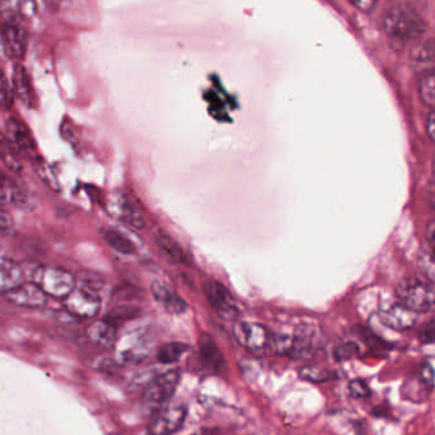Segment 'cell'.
<instances>
[{"instance_id": "4fadbf2b", "label": "cell", "mask_w": 435, "mask_h": 435, "mask_svg": "<svg viewBox=\"0 0 435 435\" xmlns=\"http://www.w3.org/2000/svg\"><path fill=\"white\" fill-rule=\"evenodd\" d=\"M419 313L410 310L409 307L397 303L391 305L380 312V318L382 324L396 331H407L411 329L417 322Z\"/></svg>"}, {"instance_id": "2e32d148", "label": "cell", "mask_w": 435, "mask_h": 435, "mask_svg": "<svg viewBox=\"0 0 435 435\" xmlns=\"http://www.w3.org/2000/svg\"><path fill=\"white\" fill-rule=\"evenodd\" d=\"M13 94L27 107H35L38 103L31 78L22 64H17L13 70Z\"/></svg>"}, {"instance_id": "603a6c76", "label": "cell", "mask_w": 435, "mask_h": 435, "mask_svg": "<svg viewBox=\"0 0 435 435\" xmlns=\"http://www.w3.org/2000/svg\"><path fill=\"white\" fill-rule=\"evenodd\" d=\"M156 242L166 255L169 256L172 260L181 264H186L187 259L185 252L181 249L180 244L174 241L172 237L166 233L164 230H158L156 233Z\"/></svg>"}, {"instance_id": "f1b7e54d", "label": "cell", "mask_w": 435, "mask_h": 435, "mask_svg": "<svg viewBox=\"0 0 435 435\" xmlns=\"http://www.w3.org/2000/svg\"><path fill=\"white\" fill-rule=\"evenodd\" d=\"M31 162L32 166L35 168V171H36V174H38V177L41 180L44 181V183H46L52 190H57L59 188V182L56 180L55 174L52 172V169L49 167V164L41 158V156L35 158Z\"/></svg>"}, {"instance_id": "bcb514c9", "label": "cell", "mask_w": 435, "mask_h": 435, "mask_svg": "<svg viewBox=\"0 0 435 435\" xmlns=\"http://www.w3.org/2000/svg\"><path fill=\"white\" fill-rule=\"evenodd\" d=\"M0 54H4V50H3V44H1V36H0Z\"/></svg>"}, {"instance_id": "ee69618b", "label": "cell", "mask_w": 435, "mask_h": 435, "mask_svg": "<svg viewBox=\"0 0 435 435\" xmlns=\"http://www.w3.org/2000/svg\"><path fill=\"white\" fill-rule=\"evenodd\" d=\"M426 239L431 247H435V219H433L426 227Z\"/></svg>"}, {"instance_id": "5bb4252c", "label": "cell", "mask_w": 435, "mask_h": 435, "mask_svg": "<svg viewBox=\"0 0 435 435\" xmlns=\"http://www.w3.org/2000/svg\"><path fill=\"white\" fill-rule=\"evenodd\" d=\"M38 12L36 0H0V16L8 23L19 25L31 19Z\"/></svg>"}, {"instance_id": "30bf717a", "label": "cell", "mask_w": 435, "mask_h": 435, "mask_svg": "<svg viewBox=\"0 0 435 435\" xmlns=\"http://www.w3.org/2000/svg\"><path fill=\"white\" fill-rule=\"evenodd\" d=\"M0 36L4 55L16 60H22L28 46V36L25 28L19 25L6 23L0 28Z\"/></svg>"}, {"instance_id": "7402d4cb", "label": "cell", "mask_w": 435, "mask_h": 435, "mask_svg": "<svg viewBox=\"0 0 435 435\" xmlns=\"http://www.w3.org/2000/svg\"><path fill=\"white\" fill-rule=\"evenodd\" d=\"M431 387L426 385L419 375L406 380L402 385V396L412 402H424L431 392Z\"/></svg>"}, {"instance_id": "6da1fadb", "label": "cell", "mask_w": 435, "mask_h": 435, "mask_svg": "<svg viewBox=\"0 0 435 435\" xmlns=\"http://www.w3.org/2000/svg\"><path fill=\"white\" fill-rule=\"evenodd\" d=\"M383 28L391 38L415 41L423 38L428 25L417 9L407 4L392 6L383 16Z\"/></svg>"}, {"instance_id": "74e56055", "label": "cell", "mask_w": 435, "mask_h": 435, "mask_svg": "<svg viewBox=\"0 0 435 435\" xmlns=\"http://www.w3.org/2000/svg\"><path fill=\"white\" fill-rule=\"evenodd\" d=\"M422 380L426 383V385H430L431 388H434L435 385V372L433 367L430 366L429 363H424L422 368H420V371H419V374H417Z\"/></svg>"}, {"instance_id": "d4e9b609", "label": "cell", "mask_w": 435, "mask_h": 435, "mask_svg": "<svg viewBox=\"0 0 435 435\" xmlns=\"http://www.w3.org/2000/svg\"><path fill=\"white\" fill-rule=\"evenodd\" d=\"M118 214H120V218L124 220L125 223L129 224L132 228L143 230L144 227H145V220H144L142 213L139 212V209L131 201L125 199V198L120 200Z\"/></svg>"}, {"instance_id": "52a82bcc", "label": "cell", "mask_w": 435, "mask_h": 435, "mask_svg": "<svg viewBox=\"0 0 435 435\" xmlns=\"http://www.w3.org/2000/svg\"><path fill=\"white\" fill-rule=\"evenodd\" d=\"M237 341L251 351H261L270 346L271 335L269 329L255 322H238L235 326Z\"/></svg>"}, {"instance_id": "83f0119b", "label": "cell", "mask_w": 435, "mask_h": 435, "mask_svg": "<svg viewBox=\"0 0 435 435\" xmlns=\"http://www.w3.org/2000/svg\"><path fill=\"white\" fill-rule=\"evenodd\" d=\"M420 98L435 111V74L425 75L419 84Z\"/></svg>"}, {"instance_id": "7bdbcfd3", "label": "cell", "mask_w": 435, "mask_h": 435, "mask_svg": "<svg viewBox=\"0 0 435 435\" xmlns=\"http://www.w3.org/2000/svg\"><path fill=\"white\" fill-rule=\"evenodd\" d=\"M426 131H428V135L431 139V142L435 143V111L431 112L428 118Z\"/></svg>"}, {"instance_id": "f546056e", "label": "cell", "mask_w": 435, "mask_h": 435, "mask_svg": "<svg viewBox=\"0 0 435 435\" xmlns=\"http://www.w3.org/2000/svg\"><path fill=\"white\" fill-rule=\"evenodd\" d=\"M158 375V372L156 369H143L140 372H137L132 380L129 383L130 391H139V390H147V387L156 380Z\"/></svg>"}, {"instance_id": "1f68e13d", "label": "cell", "mask_w": 435, "mask_h": 435, "mask_svg": "<svg viewBox=\"0 0 435 435\" xmlns=\"http://www.w3.org/2000/svg\"><path fill=\"white\" fill-rule=\"evenodd\" d=\"M137 308L120 307V308H115L113 311L110 312L105 320L116 327L118 324H124L131 318L137 317Z\"/></svg>"}, {"instance_id": "ab89813d", "label": "cell", "mask_w": 435, "mask_h": 435, "mask_svg": "<svg viewBox=\"0 0 435 435\" xmlns=\"http://www.w3.org/2000/svg\"><path fill=\"white\" fill-rule=\"evenodd\" d=\"M419 339L423 344H433L435 342V324H429L420 331Z\"/></svg>"}, {"instance_id": "ffe728a7", "label": "cell", "mask_w": 435, "mask_h": 435, "mask_svg": "<svg viewBox=\"0 0 435 435\" xmlns=\"http://www.w3.org/2000/svg\"><path fill=\"white\" fill-rule=\"evenodd\" d=\"M200 354L208 366L219 369L223 366V355L217 346L213 337L208 334H203L199 339Z\"/></svg>"}, {"instance_id": "d6a6232c", "label": "cell", "mask_w": 435, "mask_h": 435, "mask_svg": "<svg viewBox=\"0 0 435 435\" xmlns=\"http://www.w3.org/2000/svg\"><path fill=\"white\" fill-rule=\"evenodd\" d=\"M13 105V89L6 74L0 69V108L9 110Z\"/></svg>"}, {"instance_id": "44dd1931", "label": "cell", "mask_w": 435, "mask_h": 435, "mask_svg": "<svg viewBox=\"0 0 435 435\" xmlns=\"http://www.w3.org/2000/svg\"><path fill=\"white\" fill-rule=\"evenodd\" d=\"M101 236L103 238V241L118 254H123V255H135L137 254L135 244L116 230H101Z\"/></svg>"}, {"instance_id": "cb8c5ba5", "label": "cell", "mask_w": 435, "mask_h": 435, "mask_svg": "<svg viewBox=\"0 0 435 435\" xmlns=\"http://www.w3.org/2000/svg\"><path fill=\"white\" fill-rule=\"evenodd\" d=\"M0 159L14 174H19L22 171V162L19 157L18 150L14 148L6 137H0Z\"/></svg>"}, {"instance_id": "8992f818", "label": "cell", "mask_w": 435, "mask_h": 435, "mask_svg": "<svg viewBox=\"0 0 435 435\" xmlns=\"http://www.w3.org/2000/svg\"><path fill=\"white\" fill-rule=\"evenodd\" d=\"M180 380V374L176 371H168L166 373L158 374L156 380H153L145 390L144 398L147 404L152 406H161L169 401L174 392L177 390Z\"/></svg>"}, {"instance_id": "3957f363", "label": "cell", "mask_w": 435, "mask_h": 435, "mask_svg": "<svg viewBox=\"0 0 435 435\" xmlns=\"http://www.w3.org/2000/svg\"><path fill=\"white\" fill-rule=\"evenodd\" d=\"M32 281L38 284L47 297L64 299L74 290V275L68 270L54 266H40L32 273Z\"/></svg>"}, {"instance_id": "9c48e42d", "label": "cell", "mask_w": 435, "mask_h": 435, "mask_svg": "<svg viewBox=\"0 0 435 435\" xmlns=\"http://www.w3.org/2000/svg\"><path fill=\"white\" fill-rule=\"evenodd\" d=\"M187 411L185 406H169L157 414L150 423L152 435H172L182 428L186 420Z\"/></svg>"}, {"instance_id": "836d02e7", "label": "cell", "mask_w": 435, "mask_h": 435, "mask_svg": "<svg viewBox=\"0 0 435 435\" xmlns=\"http://www.w3.org/2000/svg\"><path fill=\"white\" fill-rule=\"evenodd\" d=\"M162 305L168 313L172 315H182L187 311L186 302L174 292L171 293L167 298L163 300Z\"/></svg>"}, {"instance_id": "d590c367", "label": "cell", "mask_w": 435, "mask_h": 435, "mask_svg": "<svg viewBox=\"0 0 435 435\" xmlns=\"http://www.w3.org/2000/svg\"><path fill=\"white\" fill-rule=\"evenodd\" d=\"M358 353H359V348L355 342H345L335 349L334 356L337 361H345L354 358Z\"/></svg>"}, {"instance_id": "7dc6e473", "label": "cell", "mask_w": 435, "mask_h": 435, "mask_svg": "<svg viewBox=\"0 0 435 435\" xmlns=\"http://www.w3.org/2000/svg\"><path fill=\"white\" fill-rule=\"evenodd\" d=\"M431 255H433V257H434L435 261V247H431Z\"/></svg>"}, {"instance_id": "ba28073f", "label": "cell", "mask_w": 435, "mask_h": 435, "mask_svg": "<svg viewBox=\"0 0 435 435\" xmlns=\"http://www.w3.org/2000/svg\"><path fill=\"white\" fill-rule=\"evenodd\" d=\"M6 137L14 145V148L18 150L19 154H25L31 161L40 157L31 132L17 118H9L6 120Z\"/></svg>"}, {"instance_id": "277c9868", "label": "cell", "mask_w": 435, "mask_h": 435, "mask_svg": "<svg viewBox=\"0 0 435 435\" xmlns=\"http://www.w3.org/2000/svg\"><path fill=\"white\" fill-rule=\"evenodd\" d=\"M65 311L78 320L94 318L101 310V299L94 289L86 286H75L68 297L62 299Z\"/></svg>"}, {"instance_id": "f35d334b", "label": "cell", "mask_w": 435, "mask_h": 435, "mask_svg": "<svg viewBox=\"0 0 435 435\" xmlns=\"http://www.w3.org/2000/svg\"><path fill=\"white\" fill-rule=\"evenodd\" d=\"M13 227H14V222H13L11 214L6 213V210H3V209H0V236L8 235L9 232H12Z\"/></svg>"}, {"instance_id": "ac0fdd59", "label": "cell", "mask_w": 435, "mask_h": 435, "mask_svg": "<svg viewBox=\"0 0 435 435\" xmlns=\"http://www.w3.org/2000/svg\"><path fill=\"white\" fill-rule=\"evenodd\" d=\"M88 340L102 348H111L116 342V327L106 320L96 321L86 329Z\"/></svg>"}, {"instance_id": "484cf974", "label": "cell", "mask_w": 435, "mask_h": 435, "mask_svg": "<svg viewBox=\"0 0 435 435\" xmlns=\"http://www.w3.org/2000/svg\"><path fill=\"white\" fill-rule=\"evenodd\" d=\"M188 350V345L183 342H168L158 349L157 358L162 364H174L180 361Z\"/></svg>"}, {"instance_id": "8fae6325", "label": "cell", "mask_w": 435, "mask_h": 435, "mask_svg": "<svg viewBox=\"0 0 435 435\" xmlns=\"http://www.w3.org/2000/svg\"><path fill=\"white\" fill-rule=\"evenodd\" d=\"M6 300L13 305L26 308H41L47 303L46 293L33 281L22 283L21 286L14 288L11 292L6 293Z\"/></svg>"}, {"instance_id": "8d00e7d4", "label": "cell", "mask_w": 435, "mask_h": 435, "mask_svg": "<svg viewBox=\"0 0 435 435\" xmlns=\"http://www.w3.org/2000/svg\"><path fill=\"white\" fill-rule=\"evenodd\" d=\"M172 292L174 290L171 289V286L166 284L162 280H154L150 286V293H152L153 298L156 299L157 302H159L161 305H162L163 300L167 298L168 295Z\"/></svg>"}, {"instance_id": "7c38bea8", "label": "cell", "mask_w": 435, "mask_h": 435, "mask_svg": "<svg viewBox=\"0 0 435 435\" xmlns=\"http://www.w3.org/2000/svg\"><path fill=\"white\" fill-rule=\"evenodd\" d=\"M204 293L208 302L222 317L230 318L236 315L237 310L233 297L223 284L214 280H209L204 284Z\"/></svg>"}, {"instance_id": "e575fe53", "label": "cell", "mask_w": 435, "mask_h": 435, "mask_svg": "<svg viewBox=\"0 0 435 435\" xmlns=\"http://www.w3.org/2000/svg\"><path fill=\"white\" fill-rule=\"evenodd\" d=\"M348 393L353 398H368L371 396V388L367 382L363 380H353L349 382Z\"/></svg>"}, {"instance_id": "7a4b0ae2", "label": "cell", "mask_w": 435, "mask_h": 435, "mask_svg": "<svg viewBox=\"0 0 435 435\" xmlns=\"http://www.w3.org/2000/svg\"><path fill=\"white\" fill-rule=\"evenodd\" d=\"M396 294L400 303L417 313L435 310V283L429 280L406 278L398 283Z\"/></svg>"}, {"instance_id": "9a60e30c", "label": "cell", "mask_w": 435, "mask_h": 435, "mask_svg": "<svg viewBox=\"0 0 435 435\" xmlns=\"http://www.w3.org/2000/svg\"><path fill=\"white\" fill-rule=\"evenodd\" d=\"M412 68L417 73L435 74V38L417 43L410 52Z\"/></svg>"}, {"instance_id": "c3c4849f", "label": "cell", "mask_w": 435, "mask_h": 435, "mask_svg": "<svg viewBox=\"0 0 435 435\" xmlns=\"http://www.w3.org/2000/svg\"><path fill=\"white\" fill-rule=\"evenodd\" d=\"M433 169H434V176H435V154H434V161H433Z\"/></svg>"}, {"instance_id": "5b68a950", "label": "cell", "mask_w": 435, "mask_h": 435, "mask_svg": "<svg viewBox=\"0 0 435 435\" xmlns=\"http://www.w3.org/2000/svg\"><path fill=\"white\" fill-rule=\"evenodd\" d=\"M150 342L147 336L139 332L121 337L116 348V359L121 364H137L149 356Z\"/></svg>"}, {"instance_id": "60d3db41", "label": "cell", "mask_w": 435, "mask_h": 435, "mask_svg": "<svg viewBox=\"0 0 435 435\" xmlns=\"http://www.w3.org/2000/svg\"><path fill=\"white\" fill-rule=\"evenodd\" d=\"M349 1L361 12H371L378 3V0H349Z\"/></svg>"}, {"instance_id": "e0dca14e", "label": "cell", "mask_w": 435, "mask_h": 435, "mask_svg": "<svg viewBox=\"0 0 435 435\" xmlns=\"http://www.w3.org/2000/svg\"><path fill=\"white\" fill-rule=\"evenodd\" d=\"M316 329L312 324H300L293 337L289 355L295 359H308L315 351Z\"/></svg>"}, {"instance_id": "4dcf8cb0", "label": "cell", "mask_w": 435, "mask_h": 435, "mask_svg": "<svg viewBox=\"0 0 435 435\" xmlns=\"http://www.w3.org/2000/svg\"><path fill=\"white\" fill-rule=\"evenodd\" d=\"M18 193V186H16L12 181L0 174V206L14 203Z\"/></svg>"}, {"instance_id": "b9f144b4", "label": "cell", "mask_w": 435, "mask_h": 435, "mask_svg": "<svg viewBox=\"0 0 435 435\" xmlns=\"http://www.w3.org/2000/svg\"><path fill=\"white\" fill-rule=\"evenodd\" d=\"M43 1L50 12H59L62 6L67 4L68 0H43Z\"/></svg>"}, {"instance_id": "d6986e66", "label": "cell", "mask_w": 435, "mask_h": 435, "mask_svg": "<svg viewBox=\"0 0 435 435\" xmlns=\"http://www.w3.org/2000/svg\"><path fill=\"white\" fill-rule=\"evenodd\" d=\"M23 283V273L17 262L0 257V293L11 292Z\"/></svg>"}, {"instance_id": "f6af8a7d", "label": "cell", "mask_w": 435, "mask_h": 435, "mask_svg": "<svg viewBox=\"0 0 435 435\" xmlns=\"http://www.w3.org/2000/svg\"><path fill=\"white\" fill-rule=\"evenodd\" d=\"M429 196H430V204H431V206H433V208H434L435 209V176H434V181H433V183L430 185Z\"/></svg>"}, {"instance_id": "4316f807", "label": "cell", "mask_w": 435, "mask_h": 435, "mask_svg": "<svg viewBox=\"0 0 435 435\" xmlns=\"http://www.w3.org/2000/svg\"><path fill=\"white\" fill-rule=\"evenodd\" d=\"M299 377L307 382L312 383H324L327 380L334 378V373L326 371L324 368L316 367V366H305L299 371Z\"/></svg>"}]
</instances>
